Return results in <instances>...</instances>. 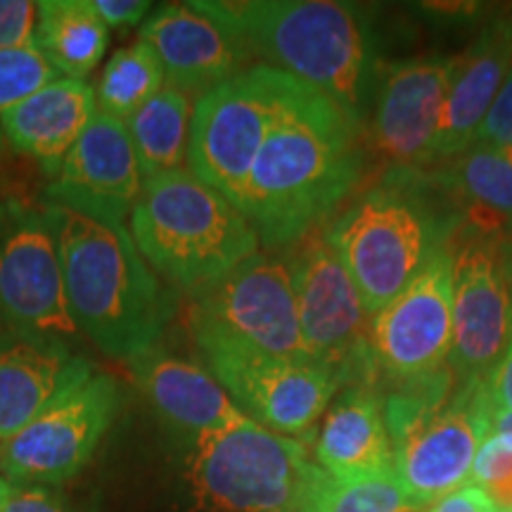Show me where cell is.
Returning <instances> with one entry per match:
<instances>
[{"label":"cell","instance_id":"obj_1","mask_svg":"<svg viewBox=\"0 0 512 512\" xmlns=\"http://www.w3.org/2000/svg\"><path fill=\"white\" fill-rule=\"evenodd\" d=\"M361 131L294 79L254 159L240 211L268 249L294 247L342 207L363 176Z\"/></svg>","mask_w":512,"mask_h":512},{"label":"cell","instance_id":"obj_2","mask_svg":"<svg viewBox=\"0 0 512 512\" xmlns=\"http://www.w3.org/2000/svg\"><path fill=\"white\" fill-rule=\"evenodd\" d=\"M202 12L221 22L266 67L290 74L325 95L354 128L368 126L380 64L370 15L339 0H202Z\"/></svg>","mask_w":512,"mask_h":512},{"label":"cell","instance_id":"obj_3","mask_svg":"<svg viewBox=\"0 0 512 512\" xmlns=\"http://www.w3.org/2000/svg\"><path fill=\"white\" fill-rule=\"evenodd\" d=\"M48 221L79 332L126 363L155 349L171 318V302L126 223L57 204H50Z\"/></svg>","mask_w":512,"mask_h":512},{"label":"cell","instance_id":"obj_4","mask_svg":"<svg viewBox=\"0 0 512 512\" xmlns=\"http://www.w3.org/2000/svg\"><path fill=\"white\" fill-rule=\"evenodd\" d=\"M460 228V211L430 174L387 169L323 235L375 316L448 249Z\"/></svg>","mask_w":512,"mask_h":512},{"label":"cell","instance_id":"obj_5","mask_svg":"<svg viewBox=\"0 0 512 512\" xmlns=\"http://www.w3.org/2000/svg\"><path fill=\"white\" fill-rule=\"evenodd\" d=\"M131 238L147 264L192 294L259 252V235L247 216L190 169L143 183Z\"/></svg>","mask_w":512,"mask_h":512},{"label":"cell","instance_id":"obj_6","mask_svg":"<svg viewBox=\"0 0 512 512\" xmlns=\"http://www.w3.org/2000/svg\"><path fill=\"white\" fill-rule=\"evenodd\" d=\"M320 475L302 441L252 418L197 437L188 465L200 512H306Z\"/></svg>","mask_w":512,"mask_h":512},{"label":"cell","instance_id":"obj_7","mask_svg":"<svg viewBox=\"0 0 512 512\" xmlns=\"http://www.w3.org/2000/svg\"><path fill=\"white\" fill-rule=\"evenodd\" d=\"M292 76L256 64L200 95L190 124V174L240 209L254 159L283 110Z\"/></svg>","mask_w":512,"mask_h":512},{"label":"cell","instance_id":"obj_8","mask_svg":"<svg viewBox=\"0 0 512 512\" xmlns=\"http://www.w3.org/2000/svg\"><path fill=\"white\" fill-rule=\"evenodd\" d=\"M209 373L219 380L247 418L283 437L311 434L344 382L335 370L311 358L256 351L221 337L197 335Z\"/></svg>","mask_w":512,"mask_h":512},{"label":"cell","instance_id":"obj_9","mask_svg":"<svg viewBox=\"0 0 512 512\" xmlns=\"http://www.w3.org/2000/svg\"><path fill=\"white\" fill-rule=\"evenodd\" d=\"M287 264L306 356L335 370L344 387H377L368 351L370 313L347 268L325 240L323 228L297 242Z\"/></svg>","mask_w":512,"mask_h":512},{"label":"cell","instance_id":"obj_10","mask_svg":"<svg viewBox=\"0 0 512 512\" xmlns=\"http://www.w3.org/2000/svg\"><path fill=\"white\" fill-rule=\"evenodd\" d=\"M192 337L209 335L287 358H309L299 328L287 259L249 256L214 285L192 294Z\"/></svg>","mask_w":512,"mask_h":512},{"label":"cell","instance_id":"obj_11","mask_svg":"<svg viewBox=\"0 0 512 512\" xmlns=\"http://www.w3.org/2000/svg\"><path fill=\"white\" fill-rule=\"evenodd\" d=\"M494 401L486 377L456 382L444 403L392 441L394 475L415 508L470 484L479 448L491 434Z\"/></svg>","mask_w":512,"mask_h":512},{"label":"cell","instance_id":"obj_12","mask_svg":"<svg viewBox=\"0 0 512 512\" xmlns=\"http://www.w3.org/2000/svg\"><path fill=\"white\" fill-rule=\"evenodd\" d=\"M453 349L451 254L439 252L418 278L370 316L368 351L377 387L413 384L448 368Z\"/></svg>","mask_w":512,"mask_h":512},{"label":"cell","instance_id":"obj_13","mask_svg":"<svg viewBox=\"0 0 512 512\" xmlns=\"http://www.w3.org/2000/svg\"><path fill=\"white\" fill-rule=\"evenodd\" d=\"M119 401L110 375L88 377L0 446V470L19 484L67 482L98 451L117 418Z\"/></svg>","mask_w":512,"mask_h":512},{"label":"cell","instance_id":"obj_14","mask_svg":"<svg viewBox=\"0 0 512 512\" xmlns=\"http://www.w3.org/2000/svg\"><path fill=\"white\" fill-rule=\"evenodd\" d=\"M448 254L453 306L448 366L460 380L489 377L512 335V292L501 264V242L460 228Z\"/></svg>","mask_w":512,"mask_h":512},{"label":"cell","instance_id":"obj_15","mask_svg":"<svg viewBox=\"0 0 512 512\" xmlns=\"http://www.w3.org/2000/svg\"><path fill=\"white\" fill-rule=\"evenodd\" d=\"M458 55H427L387 67L368 117L370 145L389 169L437 162V140Z\"/></svg>","mask_w":512,"mask_h":512},{"label":"cell","instance_id":"obj_16","mask_svg":"<svg viewBox=\"0 0 512 512\" xmlns=\"http://www.w3.org/2000/svg\"><path fill=\"white\" fill-rule=\"evenodd\" d=\"M143 183L126 121L98 110L55 171L48 200L95 219L124 223L136 209Z\"/></svg>","mask_w":512,"mask_h":512},{"label":"cell","instance_id":"obj_17","mask_svg":"<svg viewBox=\"0 0 512 512\" xmlns=\"http://www.w3.org/2000/svg\"><path fill=\"white\" fill-rule=\"evenodd\" d=\"M0 309L22 335L57 342L79 335L48 216L17 223L0 242Z\"/></svg>","mask_w":512,"mask_h":512},{"label":"cell","instance_id":"obj_18","mask_svg":"<svg viewBox=\"0 0 512 512\" xmlns=\"http://www.w3.org/2000/svg\"><path fill=\"white\" fill-rule=\"evenodd\" d=\"M138 38L157 53L166 83L190 98H200L240 74V64L247 57L238 38L195 3L164 5L152 12Z\"/></svg>","mask_w":512,"mask_h":512},{"label":"cell","instance_id":"obj_19","mask_svg":"<svg viewBox=\"0 0 512 512\" xmlns=\"http://www.w3.org/2000/svg\"><path fill=\"white\" fill-rule=\"evenodd\" d=\"M93 375L91 363L57 339L0 337V446Z\"/></svg>","mask_w":512,"mask_h":512},{"label":"cell","instance_id":"obj_20","mask_svg":"<svg viewBox=\"0 0 512 512\" xmlns=\"http://www.w3.org/2000/svg\"><path fill=\"white\" fill-rule=\"evenodd\" d=\"M512 69V12L496 17L479 31L470 48L458 55L456 72L441 119L437 140V162L463 155L470 150L479 124L491 102L501 91Z\"/></svg>","mask_w":512,"mask_h":512},{"label":"cell","instance_id":"obj_21","mask_svg":"<svg viewBox=\"0 0 512 512\" xmlns=\"http://www.w3.org/2000/svg\"><path fill=\"white\" fill-rule=\"evenodd\" d=\"M313 463L335 479L394 472V448L377 387H344L320 422Z\"/></svg>","mask_w":512,"mask_h":512},{"label":"cell","instance_id":"obj_22","mask_svg":"<svg viewBox=\"0 0 512 512\" xmlns=\"http://www.w3.org/2000/svg\"><path fill=\"white\" fill-rule=\"evenodd\" d=\"M131 370L152 408L195 439L247 420L219 380L185 358L152 349L131 361Z\"/></svg>","mask_w":512,"mask_h":512},{"label":"cell","instance_id":"obj_23","mask_svg":"<svg viewBox=\"0 0 512 512\" xmlns=\"http://www.w3.org/2000/svg\"><path fill=\"white\" fill-rule=\"evenodd\" d=\"M95 112L98 102L91 83L60 76L12 107L0 121V136L55 174Z\"/></svg>","mask_w":512,"mask_h":512},{"label":"cell","instance_id":"obj_24","mask_svg":"<svg viewBox=\"0 0 512 512\" xmlns=\"http://www.w3.org/2000/svg\"><path fill=\"white\" fill-rule=\"evenodd\" d=\"M430 176L456 204L465 230L498 242L512 233V159L501 150L472 145Z\"/></svg>","mask_w":512,"mask_h":512},{"label":"cell","instance_id":"obj_25","mask_svg":"<svg viewBox=\"0 0 512 512\" xmlns=\"http://www.w3.org/2000/svg\"><path fill=\"white\" fill-rule=\"evenodd\" d=\"M105 27L91 0H43L38 3V48L50 67L67 79H81L98 67L107 50Z\"/></svg>","mask_w":512,"mask_h":512},{"label":"cell","instance_id":"obj_26","mask_svg":"<svg viewBox=\"0 0 512 512\" xmlns=\"http://www.w3.org/2000/svg\"><path fill=\"white\" fill-rule=\"evenodd\" d=\"M195 102L188 93L166 86L126 121L143 181L185 169Z\"/></svg>","mask_w":512,"mask_h":512},{"label":"cell","instance_id":"obj_27","mask_svg":"<svg viewBox=\"0 0 512 512\" xmlns=\"http://www.w3.org/2000/svg\"><path fill=\"white\" fill-rule=\"evenodd\" d=\"M166 86V74L155 50L145 41L121 48L105 64V72L95 91L98 110L114 119L128 121L145 102H150Z\"/></svg>","mask_w":512,"mask_h":512},{"label":"cell","instance_id":"obj_28","mask_svg":"<svg viewBox=\"0 0 512 512\" xmlns=\"http://www.w3.org/2000/svg\"><path fill=\"white\" fill-rule=\"evenodd\" d=\"M394 472L335 479L320 475L306 512H415Z\"/></svg>","mask_w":512,"mask_h":512},{"label":"cell","instance_id":"obj_29","mask_svg":"<svg viewBox=\"0 0 512 512\" xmlns=\"http://www.w3.org/2000/svg\"><path fill=\"white\" fill-rule=\"evenodd\" d=\"M55 79H60V74L36 46L0 48V121L12 107Z\"/></svg>","mask_w":512,"mask_h":512},{"label":"cell","instance_id":"obj_30","mask_svg":"<svg viewBox=\"0 0 512 512\" xmlns=\"http://www.w3.org/2000/svg\"><path fill=\"white\" fill-rule=\"evenodd\" d=\"M470 484L479 486L498 512H512V448L489 434L475 458Z\"/></svg>","mask_w":512,"mask_h":512},{"label":"cell","instance_id":"obj_31","mask_svg":"<svg viewBox=\"0 0 512 512\" xmlns=\"http://www.w3.org/2000/svg\"><path fill=\"white\" fill-rule=\"evenodd\" d=\"M472 145L494 147V150H512V69L505 76L501 91L491 102L489 112L479 124Z\"/></svg>","mask_w":512,"mask_h":512},{"label":"cell","instance_id":"obj_32","mask_svg":"<svg viewBox=\"0 0 512 512\" xmlns=\"http://www.w3.org/2000/svg\"><path fill=\"white\" fill-rule=\"evenodd\" d=\"M36 19L34 0H0V48L34 46Z\"/></svg>","mask_w":512,"mask_h":512},{"label":"cell","instance_id":"obj_33","mask_svg":"<svg viewBox=\"0 0 512 512\" xmlns=\"http://www.w3.org/2000/svg\"><path fill=\"white\" fill-rule=\"evenodd\" d=\"M0 512H69L55 494L36 484L0 477Z\"/></svg>","mask_w":512,"mask_h":512},{"label":"cell","instance_id":"obj_34","mask_svg":"<svg viewBox=\"0 0 512 512\" xmlns=\"http://www.w3.org/2000/svg\"><path fill=\"white\" fill-rule=\"evenodd\" d=\"M91 3L107 29L136 27L150 12L147 0H91Z\"/></svg>","mask_w":512,"mask_h":512},{"label":"cell","instance_id":"obj_35","mask_svg":"<svg viewBox=\"0 0 512 512\" xmlns=\"http://www.w3.org/2000/svg\"><path fill=\"white\" fill-rule=\"evenodd\" d=\"M427 512H498V508L479 486L465 484L434 501Z\"/></svg>","mask_w":512,"mask_h":512},{"label":"cell","instance_id":"obj_36","mask_svg":"<svg viewBox=\"0 0 512 512\" xmlns=\"http://www.w3.org/2000/svg\"><path fill=\"white\" fill-rule=\"evenodd\" d=\"M486 384H489L494 408H501V411H512V335H510L508 349H505L501 363H498L494 373L486 377Z\"/></svg>","mask_w":512,"mask_h":512},{"label":"cell","instance_id":"obj_37","mask_svg":"<svg viewBox=\"0 0 512 512\" xmlns=\"http://www.w3.org/2000/svg\"><path fill=\"white\" fill-rule=\"evenodd\" d=\"M491 437L501 439L505 446L512 448V411L494 408V418H491Z\"/></svg>","mask_w":512,"mask_h":512},{"label":"cell","instance_id":"obj_38","mask_svg":"<svg viewBox=\"0 0 512 512\" xmlns=\"http://www.w3.org/2000/svg\"><path fill=\"white\" fill-rule=\"evenodd\" d=\"M501 264H503L505 280H508L510 292H512V233H508L501 240Z\"/></svg>","mask_w":512,"mask_h":512}]
</instances>
